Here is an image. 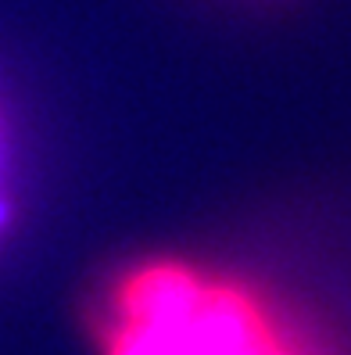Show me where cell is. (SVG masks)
<instances>
[{
    "label": "cell",
    "mask_w": 351,
    "mask_h": 355,
    "mask_svg": "<svg viewBox=\"0 0 351 355\" xmlns=\"http://www.w3.org/2000/svg\"><path fill=\"white\" fill-rule=\"evenodd\" d=\"M97 355H319L273 295L208 262L122 266L93 305Z\"/></svg>",
    "instance_id": "1"
},
{
    "label": "cell",
    "mask_w": 351,
    "mask_h": 355,
    "mask_svg": "<svg viewBox=\"0 0 351 355\" xmlns=\"http://www.w3.org/2000/svg\"><path fill=\"white\" fill-rule=\"evenodd\" d=\"M8 223H11V198L4 187V133H0V234L8 230Z\"/></svg>",
    "instance_id": "2"
}]
</instances>
